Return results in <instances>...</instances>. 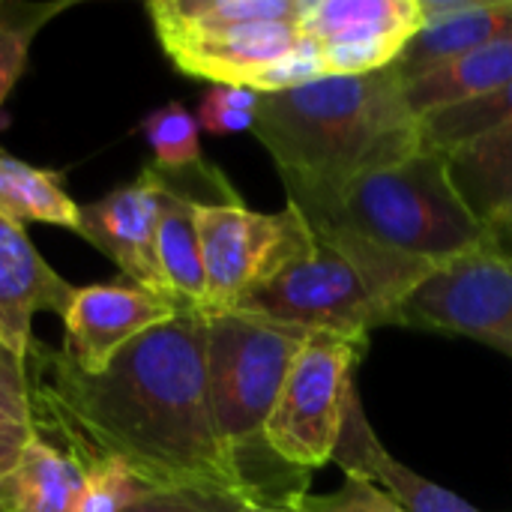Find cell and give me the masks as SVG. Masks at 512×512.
Here are the masks:
<instances>
[{
	"label": "cell",
	"mask_w": 512,
	"mask_h": 512,
	"mask_svg": "<svg viewBox=\"0 0 512 512\" xmlns=\"http://www.w3.org/2000/svg\"><path fill=\"white\" fill-rule=\"evenodd\" d=\"M24 369L36 435L81 465L120 459L156 495H252L213 423L204 315L153 327L102 375L39 342Z\"/></svg>",
	"instance_id": "1"
},
{
	"label": "cell",
	"mask_w": 512,
	"mask_h": 512,
	"mask_svg": "<svg viewBox=\"0 0 512 512\" xmlns=\"http://www.w3.org/2000/svg\"><path fill=\"white\" fill-rule=\"evenodd\" d=\"M252 132L270 153L288 204L306 222L324 219L357 177L393 168L423 150L420 117L390 69L264 93Z\"/></svg>",
	"instance_id": "2"
},
{
	"label": "cell",
	"mask_w": 512,
	"mask_h": 512,
	"mask_svg": "<svg viewBox=\"0 0 512 512\" xmlns=\"http://www.w3.org/2000/svg\"><path fill=\"white\" fill-rule=\"evenodd\" d=\"M432 270L435 264L372 243L348 228L312 225V243L234 312L366 342L369 330L396 324L399 306Z\"/></svg>",
	"instance_id": "3"
},
{
	"label": "cell",
	"mask_w": 512,
	"mask_h": 512,
	"mask_svg": "<svg viewBox=\"0 0 512 512\" xmlns=\"http://www.w3.org/2000/svg\"><path fill=\"white\" fill-rule=\"evenodd\" d=\"M309 225L348 228L435 267L474 252L489 237L459 198L447 156L432 150L357 177L336 198L330 213Z\"/></svg>",
	"instance_id": "4"
},
{
	"label": "cell",
	"mask_w": 512,
	"mask_h": 512,
	"mask_svg": "<svg viewBox=\"0 0 512 512\" xmlns=\"http://www.w3.org/2000/svg\"><path fill=\"white\" fill-rule=\"evenodd\" d=\"M306 330L225 312L207 318V387L222 447L252 489V465L267 453L264 429Z\"/></svg>",
	"instance_id": "5"
},
{
	"label": "cell",
	"mask_w": 512,
	"mask_h": 512,
	"mask_svg": "<svg viewBox=\"0 0 512 512\" xmlns=\"http://www.w3.org/2000/svg\"><path fill=\"white\" fill-rule=\"evenodd\" d=\"M363 351L366 342L330 333L306 336L264 429L267 450L285 468L312 471L333 462Z\"/></svg>",
	"instance_id": "6"
},
{
	"label": "cell",
	"mask_w": 512,
	"mask_h": 512,
	"mask_svg": "<svg viewBox=\"0 0 512 512\" xmlns=\"http://www.w3.org/2000/svg\"><path fill=\"white\" fill-rule=\"evenodd\" d=\"M195 225L207 279V312H234L261 282L312 243V225L288 204L279 213L234 201H195Z\"/></svg>",
	"instance_id": "7"
},
{
	"label": "cell",
	"mask_w": 512,
	"mask_h": 512,
	"mask_svg": "<svg viewBox=\"0 0 512 512\" xmlns=\"http://www.w3.org/2000/svg\"><path fill=\"white\" fill-rule=\"evenodd\" d=\"M396 324L465 336L512 357V258L486 237L474 252L438 264L399 306Z\"/></svg>",
	"instance_id": "8"
},
{
	"label": "cell",
	"mask_w": 512,
	"mask_h": 512,
	"mask_svg": "<svg viewBox=\"0 0 512 512\" xmlns=\"http://www.w3.org/2000/svg\"><path fill=\"white\" fill-rule=\"evenodd\" d=\"M180 309L132 282L75 288L63 309V354L84 375H102L138 336L171 321Z\"/></svg>",
	"instance_id": "9"
},
{
	"label": "cell",
	"mask_w": 512,
	"mask_h": 512,
	"mask_svg": "<svg viewBox=\"0 0 512 512\" xmlns=\"http://www.w3.org/2000/svg\"><path fill=\"white\" fill-rule=\"evenodd\" d=\"M162 51L171 63L189 75L204 78L213 87H249L255 78L285 57L297 42V24L285 21H255L234 27H174L153 24Z\"/></svg>",
	"instance_id": "10"
},
{
	"label": "cell",
	"mask_w": 512,
	"mask_h": 512,
	"mask_svg": "<svg viewBox=\"0 0 512 512\" xmlns=\"http://www.w3.org/2000/svg\"><path fill=\"white\" fill-rule=\"evenodd\" d=\"M159 213H162V177L150 165L132 183H123L105 198L84 204L75 234H81L93 249L111 258L126 276V282L171 300L156 261Z\"/></svg>",
	"instance_id": "11"
},
{
	"label": "cell",
	"mask_w": 512,
	"mask_h": 512,
	"mask_svg": "<svg viewBox=\"0 0 512 512\" xmlns=\"http://www.w3.org/2000/svg\"><path fill=\"white\" fill-rule=\"evenodd\" d=\"M72 291L36 252L27 231L0 219V348L27 360L33 315L39 309L63 315Z\"/></svg>",
	"instance_id": "12"
},
{
	"label": "cell",
	"mask_w": 512,
	"mask_h": 512,
	"mask_svg": "<svg viewBox=\"0 0 512 512\" xmlns=\"http://www.w3.org/2000/svg\"><path fill=\"white\" fill-rule=\"evenodd\" d=\"M333 462L354 480H366L378 486L387 498L396 501V507L405 512H480L465 498L435 486L432 480L420 477L399 459L387 453V447L378 441V435L369 426V417L357 399V393L348 402L345 426L333 453Z\"/></svg>",
	"instance_id": "13"
},
{
	"label": "cell",
	"mask_w": 512,
	"mask_h": 512,
	"mask_svg": "<svg viewBox=\"0 0 512 512\" xmlns=\"http://www.w3.org/2000/svg\"><path fill=\"white\" fill-rule=\"evenodd\" d=\"M81 498L84 465L39 435L0 471V512H81Z\"/></svg>",
	"instance_id": "14"
},
{
	"label": "cell",
	"mask_w": 512,
	"mask_h": 512,
	"mask_svg": "<svg viewBox=\"0 0 512 512\" xmlns=\"http://www.w3.org/2000/svg\"><path fill=\"white\" fill-rule=\"evenodd\" d=\"M512 33V0H471L462 12L420 27L402 48V54L393 60L390 72L408 84L498 36Z\"/></svg>",
	"instance_id": "15"
},
{
	"label": "cell",
	"mask_w": 512,
	"mask_h": 512,
	"mask_svg": "<svg viewBox=\"0 0 512 512\" xmlns=\"http://www.w3.org/2000/svg\"><path fill=\"white\" fill-rule=\"evenodd\" d=\"M162 177V213L156 231V261L168 297L180 312H207V279L195 225V201L171 177Z\"/></svg>",
	"instance_id": "16"
},
{
	"label": "cell",
	"mask_w": 512,
	"mask_h": 512,
	"mask_svg": "<svg viewBox=\"0 0 512 512\" xmlns=\"http://www.w3.org/2000/svg\"><path fill=\"white\" fill-rule=\"evenodd\" d=\"M447 171L459 198L483 228L512 219V126L453 150Z\"/></svg>",
	"instance_id": "17"
},
{
	"label": "cell",
	"mask_w": 512,
	"mask_h": 512,
	"mask_svg": "<svg viewBox=\"0 0 512 512\" xmlns=\"http://www.w3.org/2000/svg\"><path fill=\"white\" fill-rule=\"evenodd\" d=\"M512 81V33L498 36L414 81L405 84V99L417 117L486 96Z\"/></svg>",
	"instance_id": "18"
},
{
	"label": "cell",
	"mask_w": 512,
	"mask_h": 512,
	"mask_svg": "<svg viewBox=\"0 0 512 512\" xmlns=\"http://www.w3.org/2000/svg\"><path fill=\"white\" fill-rule=\"evenodd\" d=\"M303 36L357 39V36H405L420 30L417 0H303L297 21Z\"/></svg>",
	"instance_id": "19"
},
{
	"label": "cell",
	"mask_w": 512,
	"mask_h": 512,
	"mask_svg": "<svg viewBox=\"0 0 512 512\" xmlns=\"http://www.w3.org/2000/svg\"><path fill=\"white\" fill-rule=\"evenodd\" d=\"M81 207L69 198L60 171L0 153V219L24 225H57L78 231Z\"/></svg>",
	"instance_id": "20"
},
{
	"label": "cell",
	"mask_w": 512,
	"mask_h": 512,
	"mask_svg": "<svg viewBox=\"0 0 512 512\" xmlns=\"http://www.w3.org/2000/svg\"><path fill=\"white\" fill-rule=\"evenodd\" d=\"M512 126V81L468 102L447 105L420 117V141L423 150L450 156L453 150Z\"/></svg>",
	"instance_id": "21"
},
{
	"label": "cell",
	"mask_w": 512,
	"mask_h": 512,
	"mask_svg": "<svg viewBox=\"0 0 512 512\" xmlns=\"http://www.w3.org/2000/svg\"><path fill=\"white\" fill-rule=\"evenodd\" d=\"M303 0H153L147 15L153 24L174 27H234L255 21L297 24Z\"/></svg>",
	"instance_id": "22"
},
{
	"label": "cell",
	"mask_w": 512,
	"mask_h": 512,
	"mask_svg": "<svg viewBox=\"0 0 512 512\" xmlns=\"http://www.w3.org/2000/svg\"><path fill=\"white\" fill-rule=\"evenodd\" d=\"M69 6L72 0H0V105L24 75L39 30Z\"/></svg>",
	"instance_id": "23"
},
{
	"label": "cell",
	"mask_w": 512,
	"mask_h": 512,
	"mask_svg": "<svg viewBox=\"0 0 512 512\" xmlns=\"http://www.w3.org/2000/svg\"><path fill=\"white\" fill-rule=\"evenodd\" d=\"M141 135L147 138L162 174H183L201 165V126L198 117L180 105L168 102L141 120Z\"/></svg>",
	"instance_id": "24"
},
{
	"label": "cell",
	"mask_w": 512,
	"mask_h": 512,
	"mask_svg": "<svg viewBox=\"0 0 512 512\" xmlns=\"http://www.w3.org/2000/svg\"><path fill=\"white\" fill-rule=\"evenodd\" d=\"M36 438L24 360L0 348V471Z\"/></svg>",
	"instance_id": "25"
},
{
	"label": "cell",
	"mask_w": 512,
	"mask_h": 512,
	"mask_svg": "<svg viewBox=\"0 0 512 512\" xmlns=\"http://www.w3.org/2000/svg\"><path fill=\"white\" fill-rule=\"evenodd\" d=\"M150 495L156 492L120 459H93L84 465L81 512H129Z\"/></svg>",
	"instance_id": "26"
},
{
	"label": "cell",
	"mask_w": 512,
	"mask_h": 512,
	"mask_svg": "<svg viewBox=\"0 0 512 512\" xmlns=\"http://www.w3.org/2000/svg\"><path fill=\"white\" fill-rule=\"evenodd\" d=\"M261 93L249 87H210L198 102V126L210 135L252 132Z\"/></svg>",
	"instance_id": "27"
},
{
	"label": "cell",
	"mask_w": 512,
	"mask_h": 512,
	"mask_svg": "<svg viewBox=\"0 0 512 512\" xmlns=\"http://www.w3.org/2000/svg\"><path fill=\"white\" fill-rule=\"evenodd\" d=\"M327 78V69H324V60H321V48L312 36H303L300 33V42L285 54L279 57L276 63H270L252 84L255 93H285V90H297L303 84H312V81H321Z\"/></svg>",
	"instance_id": "28"
},
{
	"label": "cell",
	"mask_w": 512,
	"mask_h": 512,
	"mask_svg": "<svg viewBox=\"0 0 512 512\" xmlns=\"http://www.w3.org/2000/svg\"><path fill=\"white\" fill-rule=\"evenodd\" d=\"M291 512H405L396 507L393 498H387L378 486L366 483V480H354L348 477L336 492H324V495H312L309 489L294 495L288 504Z\"/></svg>",
	"instance_id": "29"
},
{
	"label": "cell",
	"mask_w": 512,
	"mask_h": 512,
	"mask_svg": "<svg viewBox=\"0 0 512 512\" xmlns=\"http://www.w3.org/2000/svg\"><path fill=\"white\" fill-rule=\"evenodd\" d=\"M129 512H213L204 498L195 495H150Z\"/></svg>",
	"instance_id": "30"
},
{
	"label": "cell",
	"mask_w": 512,
	"mask_h": 512,
	"mask_svg": "<svg viewBox=\"0 0 512 512\" xmlns=\"http://www.w3.org/2000/svg\"><path fill=\"white\" fill-rule=\"evenodd\" d=\"M204 501L213 512H291L282 504H267V501L249 498V495H210Z\"/></svg>",
	"instance_id": "31"
},
{
	"label": "cell",
	"mask_w": 512,
	"mask_h": 512,
	"mask_svg": "<svg viewBox=\"0 0 512 512\" xmlns=\"http://www.w3.org/2000/svg\"><path fill=\"white\" fill-rule=\"evenodd\" d=\"M486 234H489V243H492L498 252H504V255H510L512 258V219L501 222V225L486 228Z\"/></svg>",
	"instance_id": "32"
}]
</instances>
